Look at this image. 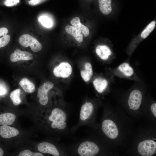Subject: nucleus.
<instances>
[{
  "mask_svg": "<svg viewBox=\"0 0 156 156\" xmlns=\"http://www.w3.org/2000/svg\"><path fill=\"white\" fill-rule=\"evenodd\" d=\"M70 23L73 25L79 27L85 37H87L89 35L90 33L89 29L87 27L81 23L79 17H76L72 19Z\"/></svg>",
  "mask_w": 156,
  "mask_h": 156,
  "instance_id": "obj_20",
  "label": "nucleus"
},
{
  "mask_svg": "<svg viewBox=\"0 0 156 156\" xmlns=\"http://www.w3.org/2000/svg\"><path fill=\"white\" fill-rule=\"evenodd\" d=\"M19 84L26 92L31 93L34 92L35 90L34 84L27 78L22 79L20 81Z\"/></svg>",
  "mask_w": 156,
  "mask_h": 156,
  "instance_id": "obj_19",
  "label": "nucleus"
},
{
  "mask_svg": "<svg viewBox=\"0 0 156 156\" xmlns=\"http://www.w3.org/2000/svg\"><path fill=\"white\" fill-rule=\"evenodd\" d=\"M99 9L104 14L107 15L112 11V0H98Z\"/></svg>",
  "mask_w": 156,
  "mask_h": 156,
  "instance_id": "obj_18",
  "label": "nucleus"
},
{
  "mask_svg": "<svg viewBox=\"0 0 156 156\" xmlns=\"http://www.w3.org/2000/svg\"><path fill=\"white\" fill-rule=\"evenodd\" d=\"M6 90L5 88L0 86V95L4 94L5 93Z\"/></svg>",
  "mask_w": 156,
  "mask_h": 156,
  "instance_id": "obj_32",
  "label": "nucleus"
},
{
  "mask_svg": "<svg viewBox=\"0 0 156 156\" xmlns=\"http://www.w3.org/2000/svg\"><path fill=\"white\" fill-rule=\"evenodd\" d=\"M10 39V36L5 35L0 38V48L6 46L9 43Z\"/></svg>",
  "mask_w": 156,
  "mask_h": 156,
  "instance_id": "obj_25",
  "label": "nucleus"
},
{
  "mask_svg": "<svg viewBox=\"0 0 156 156\" xmlns=\"http://www.w3.org/2000/svg\"><path fill=\"white\" fill-rule=\"evenodd\" d=\"M65 29L67 33L72 35L77 41L80 42H82L83 36L79 27L74 25H67Z\"/></svg>",
  "mask_w": 156,
  "mask_h": 156,
  "instance_id": "obj_15",
  "label": "nucleus"
},
{
  "mask_svg": "<svg viewBox=\"0 0 156 156\" xmlns=\"http://www.w3.org/2000/svg\"><path fill=\"white\" fill-rule=\"evenodd\" d=\"M66 119V113L62 110L57 108L53 110L49 117V120L52 122L51 127L53 129L57 128L60 130L63 129L66 127L65 121Z\"/></svg>",
  "mask_w": 156,
  "mask_h": 156,
  "instance_id": "obj_2",
  "label": "nucleus"
},
{
  "mask_svg": "<svg viewBox=\"0 0 156 156\" xmlns=\"http://www.w3.org/2000/svg\"><path fill=\"white\" fill-rule=\"evenodd\" d=\"M33 55L30 53L26 51H21L17 49L14 50V53L11 54L10 60L13 62L19 60H28L33 59Z\"/></svg>",
  "mask_w": 156,
  "mask_h": 156,
  "instance_id": "obj_12",
  "label": "nucleus"
},
{
  "mask_svg": "<svg viewBox=\"0 0 156 156\" xmlns=\"http://www.w3.org/2000/svg\"><path fill=\"white\" fill-rule=\"evenodd\" d=\"M151 110L155 117H156V103L152 104L151 107Z\"/></svg>",
  "mask_w": 156,
  "mask_h": 156,
  "instance_id": "obj_31",
  "label": "nucleus"
},
{
  "mask_svg": "<svg viewBox=\"0 0 156 156\" xmlns=\"http://www.w3.org/2000/svg\"><path fill=\"white\" fill-rule=\"evenodd\" d=\"M19 44L24 47H30L34 52L40 51L42 47L41 44L34 37L27 34H23L18 39Z\"/></svg>",
  "mask_w": 156,
  "mask_h": 156,
  "instance_id": "obj_3",
  "label": "nucleus"
},
{
  "mask_svg": "<svg viewBox=\"0 0 156 156\" xmlns=\"http://www.w3.org/2000/svg\"><path fill=\"white\" fill-rule=\"evenodd\" d=\"M85 70L90 75L91 77L93 75V71L91 64L89 62H86L85 64Z\"/></svg>",
  "mask_w": 156,
  "mask_h": 156,
  "instance_id": "obj_27",
  "label": "nucleus"
},
{
  "mask_svg": "<svg viewBox=\"0 0 156 156\" xmlns=\"http://www.w3.org/2000/svg\"><path fill=\"white\" fill-rule=\"evenodd\" d=\"M102 130L109 138L114 139L117 137L118 131L117 127L112 120H106L103 121L102 125Z\"/></svg>",
  "mask_w": 156,
  "mask_h": 156,
  "instance_id": "obj_6",
  "label": "nucleus"
},
{
  "mask_svg": "<svg viewBox=\"0 0 156 156\" xmlns=\"http://www.w3.org/2000/svg\"><path fill=\"white\" fill-rule=\"evenodd\" d=\"M93 109L92 104L90 102L84 104L81 108L80 117L81 120H84L87 119L92 114Z\"/></svg>",
  "mask_w": 156,
  "mask_h": 156,
  "instance_id": "obj_16",
  "label": "nucleus"
},
{
  "mask_svg": "<svg viewBox=\"0 0 156 156\" xmlns=\"http://www.w3.org/2000/svg\"><path fill=\"white\" fill-rule=\"evenodd\" d=\"M114 80V76L111 75L109 79L102 77L96 78L93 80V84L97 92L102 93L109 88L110 86H112Z\"/></svg>",
  "mask_w": 156,
  "mask_h": 156,
  "instance_id": "obj_7",
  "label": "nucleus"
},
{
  "mask_svg": "<svg viewBox=\"0 0 156 156\" xmlns=\"http://www.w3.org/2000/svg\"><path fill=\"white\" fill-rule=\"evenodd\" d=\"M53 86L52 82L47 81L38 88L37 96L38 98H39V101L41 105H45L48 103V92L49 90L53 88Z\"/></svg>",
  "mask_w": 156,
  "mask_h": 156,
  "instance_id": "obj_8",
  "label": "nucleus"
},
{
  "mask_svg": "<svg viewBox=\"0 0 156 156\" xmlns=\"http://www.w3.org/2000/svg\"><path fill=\"white\" fill-rule=\"evenodd\" d=\"M72 70V67L69 64L66 62H63L54 68L53 73L57 77L65 78L70 76Z\"/></svg>",
  "mask_w": 156,
  "mask_h": 156,
  "instance_id": "obj_9",
  "label": "nucleus"
},
{
  "mask_svg": "<svg viewBox=\"0 0 156 156\" xmlns=\"http://www.w3.org/2000/svg\"><path fill=\"white\" fill-rule=\"evenodd\" d=\"M20 89H17L12 91L10 94V97L14 105H18L21 102L20 98Z\"/></svg>",
  "mask_w": 156,
  "mask_h": 156,
  "instance_id": "obj_21",
  "label": "nucleus"
},
{
  "mask_svg": "<svg viewBox=\"0 0 156 156\" xmlns=\"http://www.w3.org/2000/svg\"><path fill=\"white\" fill-rule=\"evenodd\" d=\"M3 155V150L0 148V156H2Z\"/></svg>",
  "mask_w": 156,
  "mask_h": 156,
  "instance_id": "obj_33",
  "label": "nucleus"
},
{
  "mask_svg": "<svg viewBox=\"0 0 156 156\" xmlns=\"http://www.w3.org/2000/svg\"><path fill=\"white\" fill-rule=\"evenodd\" d=\"M19 156H42V154L40 153H33L28 150H25L20 153Z\"/></svg>",
  "mask_w": 156,
  "mask_h": 156,
  "instance_id": "obj_24",
  "label": "nucleus"
},
{
  "mask_svg": "<svg viewBox=\"0 0 156 156\" xmlns=\"http://www.w3.org/2000/svg\"><path fill=\"white\" fill-rule=\"evenodd\" d=\"M110 75L130 79L141 81V79L137 75L132 67L127 62H124L114 68H108Z\"/></svg>",
  "mask_w": 156,
  "mask_h": 156,
  "instance_id": "obj_1",
  "label": "nucleus"
},
{
  "mask_svg": "<svg viewBox=\"0 0 156 156\" xmlns=\"http://www.w3.org/2000/svg\"><path fill=\"white\" fill-rule=\"evenodd\" d=\"M20 2V0H5L4 4L7 6H12L17 4Z\"/></svg>",
  "mask_w": 156,
  "mask_h": 156,
  "instance_id": "obj_28",
  "label": "nucleus"
},
{
  "mask_svg": "<svg viewBox=\"0 0 156 156\" xmlns=\"http://www.w3.org/2000/svg\"><path fill=\"white\" fill-rule=\"evenodd\" d=\"M8 32V30L6 28L3 27L0 28V38L6 35Z\"/></svg>",
  "mask_w": 156,
  "mask_h": 156,
  "instance_id": "obj_30",
  "label": "nucleus"
},
{
  "mask_svg": "<svg viewBox=\"0 0 156 156\" xmlns=\"http://www.w3.org/2000/svg\"><path fill=\"white\" fill-rule=\"evenodd\" d=\"M142 99L141 92L139 90L132 91L129 96L128 104L129 109L133 110L138 109L141 105Z\"/></svg>",
  "mask_w": 156,
  "mask_h": 156,
  "instance_id": "obj_10",
  "label": "nucleus"
},
{
  "mask_svg": "<svg viewBox=\"0 0 156 156\" xmlns=\"http://www.w3.org/2000/svg\"><path fill=\"white\" fill-rule=\"evenodd\" d=\"M96 52L100 58L103 60L107 61L111 63L113 59L112 57V52L111 49L105 45H99L95 49Z\"/></svg>",
  "mask_w": 156,
  "mask_h": 156,
  "instance_id": "obj_11",
  "label": "nucleus"
},
{
  "mask_svg": "<svg viewBox=\"0 0 156 156\" xmlns=\"http://www.w3.org/2000/svg\"><path fill=\"white\" fill-rule=\"evenodd\" d=\"M18 130L8 125H2L0 127V135L5 138H9L17 135Z\"/></svg>",
  "mask_w": 156,
  "mask_h": 156,
  "instance_id": "obj_14",
  "label": "nucleus"
},
{
  "mask_svg": "<svg viewBox=\"0 0 156 156\" xmlns=\"http://www.w3.org/2000/svg\"><path fill=\"white\" fill-rule=\"evenodd\" d=\"M156 21H154L149 23L141 33L140 36L143 39L146 38L155 27Z\"/></svg>",
  "mask_w": 156,
  "mask_h": 156,
  "instance_id": "obj_22",
  "label": "nucleus"
},
{
  "mask_svg": "<svg viewBox=\"0 0 156 156\" xmlns=\"http://www.w3.org/2000/svg\"><path fill=\"white\" fill-rule=\"evenodd\" d=\"M45 0H30L28 1L29 4L32 6L39 4Z\"/></svg>",
  "mask_w": 156,
  "mask_h": 156,
  "instance_id": "obj_29",
  "label": "nucleus"
},
{
  "mask_svg": "<svg viewBox=\"0 0 156 156\" xmlns=\"http://www.w3.org/2000/svg\"><path fill=\"white\" fill-rule=\"evenodd\" d=\"M38 21L43 26L47 28H50L53 25L52 20L46 16H40L38 18Z\"/></svg>",
  "mask_w": 156,
  "mask_h": 156,
  "instance_id": "obj_23",
  "label": "nucleus"
},
{
  "mask_svg": "<svg viewBox=\"0 0 156 156\" xmlns=\"http://www.w3.org/2000/svg\"><path fill=\"white\" fill-rule=\"evenodd\" d=\"M15 115L11 113H5L0 115V125H8L12 124L16 119Z\"/></svg>",
  "mask_w": 156,
  "mask_h": 156,
  "instance_id": "obj_17",
  "label": "nucleus"
},
{
  "mask_svg": "<svg viewBox=\"0 0 156 156\" xmlns=\"http://www.w3.org/2000/svg\"><path fill=\"white\" fill-rule=\"evenodd\" d=\"M99 151V148L96 144L89 141L81 143L78 149V153L81 156H93Z\"/></svg>",
  "mask_w": 156,
  "mask_h": 156,
  "instance_id": "obj_4",
  "label": "nucleus"
},
{
  "mask_svg": "<svg viewBox=\"0 0 156 156\" xmlns=\"http://www.w3.org/2000/svg\"><path fill=\"white\" fill-rule=\"evenodd\" d=\"M81 77L85 82H88L90 81L91 77L89 74L85 70L81 71Z\"/></svg>",
  "mask_w": 156,
  "mask_h": 156,
  "instance_id": "obj_26",
  "label": "nucleus"
},
{
  "mask_svg": "<svg viewBox=\"0 0 156 156\" xmlns=\"http://www.w3.org/2000/svg\"><path fill=\"white\" fill-rule=\"evenodd\" d=\"M37 147L38 150L43 153H49L55 156L60 155L56 148L51 143L44 142L39 144Z\"/></svg>",
  "mask_w": 156,
  "mask_h": 156,
  "instance_id": "obj_13",
  "label": "nucleus"
},
{
  "mask_svg": "<svg viewBox=\"0 0 156 156\" xmlns=\"http://www.w3.org/2000/svg\"><path fill=\"white\" fill-rule=\"evenodd\" d=\"M138 150L142 156H151L156 152V142L151 140L142 141L138 144Z\"/></svg>",
  "mask_w": 156,
  "mask_h": 156,
  "instance_id": "obj_5",
  "label": "nucleus"
}]
</instances>
